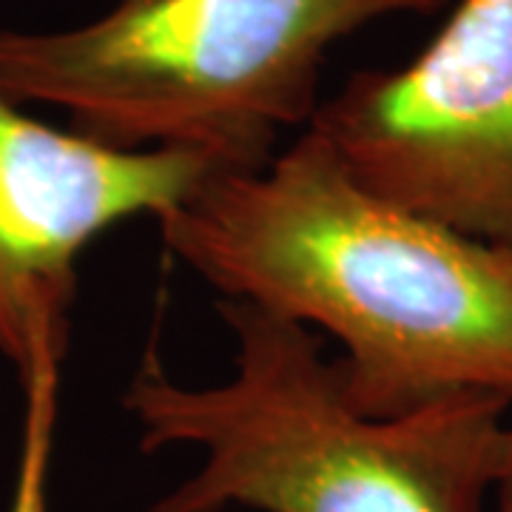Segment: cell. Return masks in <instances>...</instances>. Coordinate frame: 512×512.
Listing matches in <instances>:
<instances>
[{
	"label": "cell",
	"mask_w": 512,
	"mask_h": 512,
	"mask_svg": "<svg viewBox=\"0 0 512 512\" xmlns=\"http://www.w3.org/2000/svg\"><path fill=\"white\" fill-rule=\"evenodd\" d=\"M157 222L222 299L330 333L359 413L458 393L512 404L510 248L379 197L316 128L256 171H214Z\"/></svg>",
	"instance_id": "cell-1"
},
{
	"label": "cell",
	"mask_w": 512,
	"mask_h": 512,
	"mask_svg": "<svg viewBox=\"0 0 512 512\" xmlns=\"http://www.w3.org/2000/svg\"><path fill=\"white\" fill-rule=\"evenodd\" d=\"M231 376L177 382L148 342L123 393L140 447L200 450V467L146 512H512V404L458 393L399 416L342 396L319 336L220 299Z\"/></svg>",
	"instance_id": "cell-2"
},
{
	"label": "cell",
	"mask_w": 512,
	"mask_h": 512,
	"mask_svg": "<svg viewBox=\"0 0 512 512\" xmlns=\"http://www.w3.org/2000/svg\"><path fill=\"white\" fill-rule=\"evenodd\" d=\"M441 3L120 0L77 29H0V89L69 111L72 131L103 146L185 148L220 171H256L282 131L311 126L339 40Z\"/></svg>",
	"instance_id": "cell-3"
},
{
	"label": "cell",
	"mask_w": 512,
	"mask_h": 512,
	"mask_svg": "<svg viewBox=\"0 0 512 512\" xmlns=\"http://www.w3.org/2000/svg\"><path fill=\"white\" fill-rule=\"evenodd\" d=\"M311 128L379 197L512 251V0H458L419 55L353 74Z\"/></svg>",
	"instance_id": "cell-4"
},
{
	"label": "cell",
	"mask_w": 512,
	"mask_h": 512,
	"mask_svg": "<svg viewBox=\"0 0 512 512\" xmlns=\"http://www.w3.org/2000/svg\"><path fill=\"white\" fill-rule=\"evenodd\" d=\"M220 171L185 148L123 151L63 131L0 89V356L18 370L66 356L77 265L94 239L160 220Z\"/></svg>",
	"instance_id": "cell-5"
},
{
	"label": "cell",
	"mask_w": 512,
	"mask_h": 512,
	"mask_svg": "<svg viewBox=\"0 0 512 512\" xmlns=\"http://www.w3.org/2000/svg\"><path fill=\"white\" fill-rule=\"evenodd\" d=\"M60 365V353L43 350L20 373L23 424L9 512H49V470L60 410Z\"/></svg>",
	"instance_id": "cell-6"
}]
</instances>
